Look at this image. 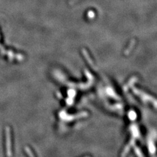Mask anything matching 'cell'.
I'll return each mask as SVG.
<instances>
[{"instance_id": "1", "label": "cell", "mask_w": 157, "mask_h": 157, "mask_svg": "<svg viewBox=\"0 0 157 157\" xmlns=\"http://www.w3.org/2000/svg\"><path fill=\"white\" fill-rule=\"evenodd\" d=\"M133 92L135 93V95L138 96H139V98L143 101V102H151V103H153V105H154V108H156V100L155 99V98L151 96L148 95L147 94L143 92L142 91L139 90H138V88H134V89H133Z\"/></svg>"}, {"instance_id": "4", "label": "cell", "mask_w": 157, "mask_h": 157, "mask_svg": "<svg viewBox=\"0 0 157 157\" xmlns=\"http://www.w3.org/2000/svg\"><path fill=\"white\" fill-rule=\"evenodd\" d=\"M134 151H135V153L137 154L138 157H144L143 156V154L141 152L140 149L138 147H134Z\"/></svg>"}, {"instance_id": "5", "label": "cell", "mask_w": 157, "mask_h": 157, "mask_svg": "<svg viewBox=\"0 0 157 157\" xmlns=\"http://www.w3.org/2000/svg\"><path fill=\"white\" fill-rule=\"evenodd\" d=\"M25 151H26V153L28 154V156L29 157H35L34 154H33V153H32V151H31V149H30L28 147H25Z\"/></svg>"}, {"instance_id": "3", "label": "cell", "mask_w": 157, "mask_h": 157, "mask_svg": "<svg viewBox=\"0 0 157 157\" xmlns=\"http://www.w3.org/2000/svg\"><path fill=\"white\" fill-rule=\"evenodd\" d=\"M134 142H135V138L134 137L132 139H131L130 141V143L126 145V147L124 148V151H123V152L122 153V154H121V157H125L127 155V154L128 153V152H129L130 150V148L132 147V145L134 144Z\"/></svg>"}, {"instance_id": "2", "label": "cell", "mask_w": 157, "mask_h": 157, "mask_svg": "<svg viewBox=\"0 0 157 157\" xmlns=\"http://www.w3.org/2000/svg\"><path fill=\"white\" fill-rule=\"evenodd\" d=\"M6 139H7V154L8 156H11V131L9 127L6 128Z\"/></svg>"}]
</instances>
